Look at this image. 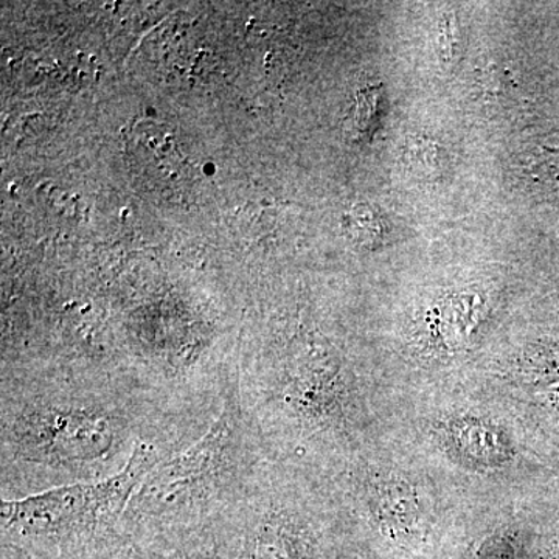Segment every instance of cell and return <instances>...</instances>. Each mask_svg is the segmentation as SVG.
Instances as JSON below:
<instances>
[{
    "mask_svg": "<svg viewBox=\"0 0 559 559\" xmlns=\"http://www.w3.org/2000/svg\"><path fill=\"white\" fill-rule=\"evenodd\" d=\"M142 444L116 476L0 502V559H134L124 511L143 479L170 459Z\"/></svg>",
    "mask_w": 559,
    "mask_h": 559,
    "instance_id": "3",
    "label": "cell"
},
{
    "mask_svg": "<svg viewBox=\"0 0 559 559\" xmlns=\"http://www.w3.org/2000/svg\"><path fill=\"white\" fill-rule=\"evenodd\" d=\"M296 480L272 460L245 502L213 533L221 559H326L325 511Z\"/></svg>",
    "mask_w": 559,
    "mask_h": 559,
    "instance_id": "4",
    "label": "cell"
},
{
    "mask_svg": "<svg viewBox=\"0 0 559 559\" xmlns=\"http://www.w3.org/2000/svg\"><path fill=\"white\" fill-rule=\"evenodd\" d=\"M128 154L132 164L154 182L175 183L183 176V159L168 128L151 121H138L128 131Z\"/></svg>",
    "mask_w": 559,
    "mask_h": 559,
    "instance_id": "5",
    "label": "cell"
},
{
    "mask_svg": "<svg viewBox=\"0 0 559 559\" xmlns=\"http://www.w3.org/2000/svg\"><path fill=\"white\" fill-rule=\"evenodd\" d=\"M134 559H146L145 555L142 551H135Z\"/></svg>",
    "mask_w": 559,
    "mask_h": 559,
    "instance_id": "7",
    "label": "cell"
},
{
    "mask_svg": "<svg viewBox=\"0 0 559 559\" xmlns=\"http://www.w3.org/2000/svg\"><path fill=\"white\" fill-rule=\"evenodd\" d=\"M271 463L242 411L234 378L207 432L159 463L132 495L123 522L135 550L213 536Z\"/></svg>",
    "mask_w": 559,
    "mask_h": 559,
    "instance_id": "2",
    "label": "cell"
},
{
    "mask_svg": "<svg viewBox=\"0 0 559 559\" xmlns=\"http://www.w3.org/2000/svg\"><path fill=\"white\" fill-rule=\"evenodd\" d=\"M210 423L87 364H2L0 495L16 500L109 479L142 444L173 455Z\"/></svg>",
    "mask_w": 559,
    "mask_h": 559,
    "instance_id": "1",
    "label": "cell"
},
{
    "mask_svg": "<svg viewBox=\"0 0 559 559\" xmlns=\"http://www.w3.org/2000/svg\"><path fill=\"white\" fill-rule=\"evenodd\" d=\"M146 559H221L213 536L182 540L142 551Z\"/></svg>",
    "mask_w": 559,
    "mask_h": 559,
    "instance_id": "6",
    "label": "cell"
}]
</instances>
